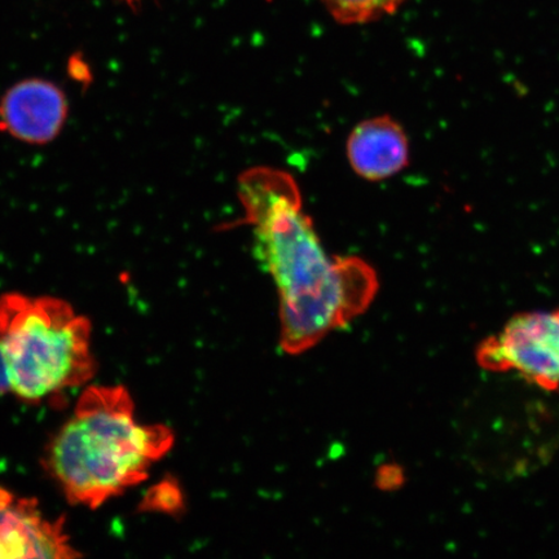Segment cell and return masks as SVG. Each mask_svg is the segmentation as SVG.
I'll list each match as a JSON object with an SVG mask.
<instances>
[{
  "label": "cell",
  "mask_w": 559,
  "mask_h": 559,
  "mask_svg": "<svg viewBox=\"0 0 559 559\" xmlns=\"http://www.w3.org/2000/svg\"><path fill=\"white\" fill-rule=\"evenodd\" d=\"M319 2L338 23L358 25L393 15L405 0H319Z\"/></svg>",
  "instance_id": "8"
},
{
  "label": "cell",
  "mask_w": 559,
  "mask_h": 559,
  "mask_svg": "<svg viewBox=\"0 0 559 559\" xmlns=\"http://www.w3.org/2000/svg\"><path fill=\"white\" fill-rule=\"evenodd\" d=\"M124 2H128L130 4H134V3H138L139 0H124Z\"/></svg>",
  "instance_id": "9"
},
{
  "label": "cell",
  "mask_w": 559,
  "mask_h": 559,
  "mask_svg": "<svg viewBox=\"0 0 559 559\" xmlns=\"http://www.w3.org/2000/svg\"><path fill=\"white\" fill-rule=\"evenodd\" d=\"M64 519L50 520L38 501L15 498L0 487V559L82 557L66 534Z\"/></svg>",
  "instance_id": "5"
},
{
  "label": "cell",
  "mask_w": 559,
  "mask_h": 559,
  "mask_svg": "<svg viewBox=\"0 0 559 559\" xmlns=\"http://www.w3.org/2000/svg\"><path fill=\"white\" fill-rule=\"evenodd\" d=\"M347 158L362 179L393 178L409 164V142L401 123L389 116L359 123L347 140Z\"/></svg>",
  "instance_id": "7"
},
{
  "label": "cell",
  "mask_w": 559,
  "mask_h": 559,
  "mask_svg": "<svg viewBox=\"0 0 559 559\" xmlns=\"http://www.w3.org/2000/svg\"><path fill=\"white\" fill-rule=\"evenodd\" d=\"M91 321L53 297H0V358L13 394L38 403L94 379Z\"/></svg>",
  "instance_id": "3"
},
{
  "label": "cell",
  "mask_w": 559,
  "mask_h": 559,
  "mask_svg": "<svg viewBox=\"0 0 559 559\" xmlns=\"http://www.w3.org/2000/svg\"><path fill=\"white\" fill-rule=\"evenodd\" d=\"M254 257L274 280L280 300V345L302 354L365 312L379 278L360 258H332L305 213L292 175L253 167L239 178Z\"/></svg>",
  "instance_id": "1"
},
{
  "label": "cell",
  "mask_w": 559,
  "mask_h": 559,
  "mask_svg": "<svg viewBox=\"0 0 559 559\" xmlns=\"http://www.w3.org/2000/svg\"><path fill=\"white\" fill-rule=\"evenodd\" d=\"M479 365L559 391V310L516 314L478 348Z\"/></svg>",
  "instance_id": "4"
},
{
  "label": "cell",
  "mask_w": 559,
  "mask_h": 559,
  "mask_svg": "<svg viewBox=\"0 0 559 559\" xmlns=\"http://www.w3.org/2000/svg\"><path fill=\"white\" fill-rule=\"evenodd\" d=\"M69 115L68 97L51 81L15 83L0 99V132L21 143L46 145L61 134Z\"/></svg>",
  "instance_id": "6"
},
{
  "label": "cell",
  "mask_w": 559,
  "mask_h": 559,
  "mask_svg": "<svg viewBox=\"0 0 559 559\" xmlns=\"http://www.w3.org/2000/svg\"><path fill=\"white\" fill-rule=\"evenodd\" d=\"M173 443L166 426L136 421L128 389L90 386L47 447L45 467L70 504L97 509L142 484Z\"/></svg>",
  "instance_id": "2"
}]
</instances>
